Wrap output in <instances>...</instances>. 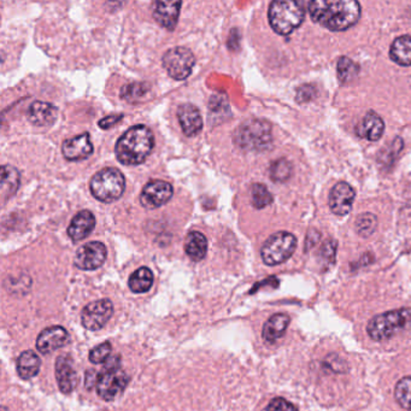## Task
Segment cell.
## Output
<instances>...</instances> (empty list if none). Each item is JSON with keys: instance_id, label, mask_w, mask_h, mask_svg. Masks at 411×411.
Wrapping results in <instances>:
<instances>
[{"instance_id": "obj_1", "label": "cell", "mask_w": 411, "mask_h": 411, "mask_svg": "<svg viewBox=\"0 0 411 411\" xmlns=\"http://www.w3.org/2000/svg\"><path fill=\"white\" fill-rule=\"evenodd\" d=\"M314 22L333 32L353 27L361 17V6L356 0H314L309 4Z\"/></svg>"}, {"instance_id": "obj_2", "label": "cell", "mask_w": 411, "mask_h": 411, "mask_svg": "<svg viewBox=\"0 0 411 411\" xmlns=\"http://www.w3.org/2000/svg\"><path fill=\"white\" fill-rule=\"evenodd\" d=\"M154 138L152 131L144 124L131 127L118 139L115 152L124 166H139L152 152Z\"/></svg>"}, {"instance_id": "obj_3", "label": "cell", "mask_w": 411, "mask_h": 411, "mask_svg": "<svg viewBox=\"0 0 411 411\" xmlns=\"http://www.w3.org/2000/svg\"><path fill=\"white\" fill-rule=\"evenodd\" d=\"M303 6L293 0H276L269 6L268 18L271 27L279 35H289L303 23Z\"/></svg>"}, {"instance_id": "obj_4", "label": "cell", "mask_w": 411, "mask_h": 411, "mask_svg": "<svg viewBox=\"0 0 411 411\" xmlns=\"http://www.w3.org/2000/svg\"><path fill=\"white\" fill-rule=\"evenodd\" d=\"M410 323L411 309L403 307L373 317L366 325V333L374 341H384Z\"/></svg>"}, {"instance_id": "obj_5", "label": "cell", "mask_w": 411, "mask_h": 411, "mask_svg": "<svg viewBox=\"0 0 411 411\" xmlns=\"http://www.w3.org/2000/svg\"><path fill=\"white\" fill-rule=\"evenodd\" d=\"M234 140L240 149L246 151H264L269 149L273 141L271 123L257 118L248 120L235 131Z\"/></svg>"}, {"instance_id": "obj_6", "label": "cell", "mask_w": 411, "mask_h": 411, "mask_svg": "<svg viewBox=\"0 0 411 411\" xmlns=\"http://www.w3.org/2000/svg\"><path fill=\"white\" fill-rule=\"evenodd\" d=\"M126 180L122 172L115 168H105L90 180V192L103 203H111L123 195Z\"/></svg>"}, {"instance_id": "obj_7", "label": "cell", "mask_w": 411, "mask_h": 411, "mask_svg": "<svg viewBox=\"0 0 411 411\" xmlns=\"http://www.w3.org/2000/svg\"><path fill=\"white\" fill-rule=\"evenodd\" d=\"M116 358L118 357H113V361L98 373L97 378V394L106 402H111L122 394L129 381L126 373L120 369V362H115Z\"/></svg>"}, {"instance_id": "obj_8", "label": "cell", "mask_w": 411, "mask_h": 411, "mask_svg": "<svg viewBox=\"0 0 411 411\" xmlns=\"http://www.w3.org/2000/svg\"><path fill=\"white\" fill-rule=\"evenodd\" d=\"M297 249V238L289 232H277L271 235L261 250L263 262L274 267L286 262Z\"/></svg>"}, {"instance_id": "obj_9", "label": "cell", "mask_w": 411, "mask_h": 411, "mask_svg": "<svg viewBox=\"0 0 411 411\" xmlns=\"http://www.w3.org/2000/svg\"><path fill=\"white\" fill-rule=\"evenodd\" d=\"M163 67L177 81L190 76L195 64V54L186 47H174L168 50L162 59Z\"/></svg>"}, {"instance_id": "obj_10", "label": "cell", "mask_w": 411, "mask_h": 411, "mask_svg": "<svg viewBox=\"0 0 411 411\" xmlns=\"http://www.w3.org/2000/svg\"><path fill=\"white\" fill-rule=\"evenodd\" d=\"M113 314V305L108 299H100L87 304L81 314L82 325L86 330H99L108 323Z\"/></svg>"}, {"instance_id": "obj_11", "label": "cell", "mask_w": 411, "mask_h": 411, "mask_svg": "<svg viewBox=\"0 0 411 411\" xmlns=\"http://www.w3.org/2000/svg\"><path fill=\"white\" fill-rule=\"evenodd\" d=\"M106 248L100 241H90L77 250L74 263L81 271H95L104 264Z\"/></svg>"}, {"instance_id": "obj_12", "label": "cell", "mask_w": 411, "mask_h": 411, "mask_svg": "<svg viewBox=\"0 0 411 411\" xmlns=\"http://www.w3.org/2000/svg\"><path fill=\"white\" fill-rule=\"evenodd\" d=\"M172 186L166 181H150L143 188L140 195V202L146 209H157L172 199Z\"/></svg>"}, {"instance_id": "obj_13", "label": "cell", "mask_w": 411, "mask_h": 411, "mask_svg": "<svg viewBox=\"0 0 411 411\" xmlns=\"http://www.w3.org/2000/svg\"><path fill=\"white\" fill-rule=\"evenodd\" d=\"M70 335L68 330L61 325H52L41 332L36 339V348L42 355L54 353L69 343Z\"/></svg>"}, {"instance_id": "obj_14", "label": "cell", "mask_w": 411, "mask_h": 411, "mask_svg": "<svg viewBox=\"0 0 411 411\" xmlns=\"http://www.w3.org/2000/svg\"><path fill=\"white\" fill-rule=\"evenodd\" d=\"M355 190L346 182H338L330 195V208L338 216L348 215L353 209Z\"/></svg>"}, {"instance_id": "obj_15", "label": "cell", "mask_w": 411, "mask_h": 411, "mask_svg": "<svg viewBox=\"0 0 411 411\" xmlns=\"http://www.w3.org/2000/svg\"><path fill=\"white\" fill-rule=\"evenodd\" d=\"M56 379L58 387L64 394H72L77 385V374L72 358L69 355H62L56 361Z\"/></svg>"}, {"instance_id": "obj_16", "label": "cell", "mask_w": 411, "mask_h": 411, "mask_svg": "<svg viewBox=\"0 0 411 411\" xmlns=\"http://www.w3.org/2000/svg\"><path fill=\"white\" fill-rule=\"evenodd\" d=\"M62 152L64 159H68L70 162L88 159L93 152V145L90 141V134L83 133L81 136L64 141Z\"/></svg>"}, {"instance_id": "obj_17", "label": "cell", "mask_w": 411, "mask_h": 411, "mask_svg": "<svg viewBox=\"0 0 411 411\" xmlns=\"http://www.w3.org/2000/svg\"><path fill=\"white\" fill-rule=\"evenodd\" d=\"M181 1H156L152 9V16L159 26L168 31H174L177 27L180 15Z\"/></svg>"}, {"instance_id": "obj_18", "label": "cell", "mask_w": 411, "mask_h": 411, "mask_svg": "<svg viewBox=\"0 0 411 411\" xmlns=\"http://www.w3.org/2000/svg\"><path fill=\"white\" fill-rule=\"evenodd\" d=\"M177 118L185 136H195L203 128V120L198 108L192 104H182L177 108Z\"/></svg>"}, {"instance_id": "obj_19", "label": "cell", "mask_w": 411, "mask_h": 411, "mask_svg": "<svg viewBox=\"0 0 411 411\" xmlns=\"http://www.w3.org/2000/svg\"><path fill=\"white\" fill-rule=\"evenodd\" d=\"M29 122L38 127L51 126L56 122L58 110L54 104L45 102H34L27 113Z\"/></svg>"}, {"instance_id": "obj_20", "label": "cell", "mask_w": 411, "mask_h": 411, "mask_svg": "<svg viewBox=\"0 0 411 411\" xmlns=\"http://www.w3.org/2000/svg\"><path fill=\"white\" fill-rule=\"evenodd\" d=\"M95 217L93 213L87 210L77 213L72 220L70 226L68 227V235L72 241H80L87 238L90 232L95 229Z\"/></svg>"}, {"instance_id": "obj_21", "label": "cell", "mask_w": 411, "mask_h": 411, "mask_svg": "<svg viewBox=\"0 0 411 411\" xmlns=\"http://www.w3.org/2000/svg\"><path fill=\"white\" fill-rule=\"evenodd\" d=\"M385 123L384 120L380 118L378 113L374 111H369L366 113L363 122L358 126L357 134L363 139L369 141H378L381 139L384 134Z\"/></svg>"}, {"instance_id": "obj_22", "label": "cell", "mask_w": 411, "mask_h": 411, "mask_svg": "<svg viewBox=\"0 0 411 411\" xmlns=\"http://www.w3.org/2000/svg\"><path fill=\"white\" fill-rule=\"evenodd\" d=\"M289 321L291 319L286 314L273 315L263 325V339L269 344L277 341L285 335Z\"/></svg>"}, {"instance_id": "obj_23", "label": "cell", "mask_w": 411, "mask_h": 411, "mask_svg": "<svg viewBox=\"0 0 411 411\" xmlns=\"http://www.w3.org/2000/svg\"><path fill=\"white\" fill-rule=\"evenodd\" d=\"M186 255L193 261L200 262L203 261L208 252V240L207 236L200 232H191L187 235L185 243Z\"/></svg>"}, {"instance_id": "obj_24", "label": "cell", "mask_w": 411, "mask_h": 411, "mask_svg": "<svg viewBox=\"0 0 411 411\" xmlns=\"http://www.w3.org/2000/svg\"><path fill=\"white\" fill-rule=\"evenodd\" d=\"M41 361L33 351H23L17 358V373L23 380L33 379L40 371Z\"/></svg>"}, {"instance_id": "obj_25", "label": "cell", "mask_w": 411, "mask_h": 411, "mask_svg": "<svg viewBox=\"0 0 411 411\" xmlns=\"http://www.w3.org/2000/svg\"><path fill=\"white\" fill-rule=\"evenodd\" d=\"M389 57L402 67H411V36L397 38L389 49Z\"/></svg>"}, {"instance_id": "obj_26", "label": "cell", "mask_w": 411, "mask_h": 411, "mask_svg": "<svg viewBox=\"0 0 411 411\" xmlns=\"http://www.w3.org/2000/svg\"><path fill=\"white\" fill-rule=\"evenodd\" d=\"M19 172L14 167L3 166L1 168V199L5 202L6 199L11 198L17 192L19 187Z\"/></svg>"}, {"instance_id": "obj_27", "label": "cell", "mask_w": 411, "mask_h": 411, "mask_svg": "<svg viewBox=\"0 0 411 411\" xmlns=\"http://www.w3.org/2000/svg\"><path fill=\"white\" fill-rule=\"evenodd\" d=\"M129 289L134 293H145L154 285V274L149 268H139L129 277Z\"/></svg>"}, {"instance_id": "obj_28", "label": "cell", "mask_w": 411, "mask_h": 411, "mask_svg": "<svg viewBox=\"0 0 411 411\" xmlns=\"http://www.w3.org/2000/svg\"><path fill=\"white\" fill-rule=\"evenodd\" d=\"M150 92V86L145 82H131L124 85L121 90V97L128 103H139L147 97Z\"/></svg>"}, {"instance_id": "obj_29", "label": "cell", "mask_w": 411, "mask_h": 411, "mask_svg": "<svg viewBox=\"0 0 411 411\" xmlns=\"http://www.w3.org/2000/svg\"><path fill=\"white\" fill-rule=\"evenodd\" d=\"M394 397L398 404L405 409L411 411V378L405 376L398 381L394 389Z\"/></svg>"}, {"instance_id": "obj_30", "label": "cell", "mask_w": 411, "mask_h": 411, "mask_svg": "<svg viewBox=\"0 0 411 411\" xmlns=\"http://www.w3.org/2000/svg\"><path fill=\"white\" fill-rule=\"evenodd\" d=\"M360 74V65L348 57H341L338 62V77L341 83L353 81Z\"/></svg>"}, {"instance_id": "obj_31", "label": "cell", "mask_w": 411, "mask_h": 411, "mask_svg": "<svg viewBox=\"0 0 411 411\" xmlns=\"http://www.w3.org/2000/svg\"><path fill=\"white\" fill-rule=\"evenodd\" d=\"M252 205L256 209H263L273 203V195L266 186L262 184H253L251 187Z\"/></svg>"}, {"instance_id": "obj_32", "label": "cell", "mask_w": 411, "mask_h": 411, "mask_svg": "<svg viewBox=\"0 0 411 411\" xmlns=\"http://www.w3.org/2000/svg\"><path fill=\"white\" fill-rule=\"evenodd\" d=\"M271 180L275 182H285L292 175V164L285 159H280L273 162L271 169Z\"/></svg>"}, {"instance_id": "obj_33", "label": "cell", "mask_w": 411, "mask_h": 411, "mask_svg": "<svg viewBox=\"0 0 411 411\" xmlns=\"http://www.w3.org/2000/svg\"><path fill=\"white\" fill-rule=\"evenodd\" d=\"M378 227V218L371 213H362L356 220V229L363 238L371 236Z\"/></svg>"}, {"instance_id": "obj_34", "label": "cell", "mask_w": 411, "mask_h": 411, "mask_svg": "<svg viewBox=\"0 0 411 411\" xmlns=\"http://www.w3.org/2000/svg\"><path fill=\"white\" fill-rule=\"evenodd\" d=\"M111 351H113L111 344L105 341V343L95 346V348H92L88 358L93 364H102V363L108 361L110 355H111Z\"/></svg>"}, {"instance_id": "obj_35", "label": "cell", "mask_w": 411, "mask_h": 411, "mask_svg": "<svg viewBox=\"0 0 411 411\" xmlns=\"http://www.w3.org/2000/svg\"><path fill=\"white\" fill-rule=\"evenodd\" d=\"M263 411H298V408L292 403L286 401L285 398H274Z\"/></svg>"}, {"instance_id": "obj_36", "label": "cell", "mask_w": 411, "mask_h": 411, "mask_svg": "<svg viewBox=\"0 0 411 411\" xmlns=\"http://www.w3.org/2000/svg\"><path fill=\"white\" fill-rule=\"evenodd\" d=\"M335 253H337V243L335 240H327L320 251V257L323 262L335 263Z\"/></svg>"}, {"instance_id": "obj_37", "label": "cell", "mask_w": 411, "mask_h": 411, "mask_svg": "<svg viewBox=\"0 0 411 411\" xmlns=\"http://www.w3.org/2000/svg\"><path fill=\"white\" fill-rule=\"evenodd\" d=\"M315 97V88L310 85L300 86L297 90V100L299 103H307Z\"/></svg>"}, {"instance_id": "obj_38", "label": "cell", "mask_w": 411, "mask_h": 411, "mask_svg": "<svg viewBox=\"0 0 411 411\" xmlns=\"http://www.w3.org/2000/svg\"><path fill=\"white\" fill-rule=\"evenodd\" d=\"M122 118V113H120V115H111V116H106V118H103V120H100L99 127L102 128V129H108V128H111V127L115 126L116 123L120 122Z\"/></svg>"}, {"instance_id": "obj_39", "label": "cell", "mask_w": 411, "mask_h": 411, "mask_svg": "<svg viewBox=\"0 0 411 411\" xmlns=\"http://www.w3.org/2000/svg\"><path fill=\"white\" fill-rule=\"evenodd\" d=\"M97 378H98V374H95V371H87L86 389H90L97 385Z\"/></svg>"}]
</instances>
